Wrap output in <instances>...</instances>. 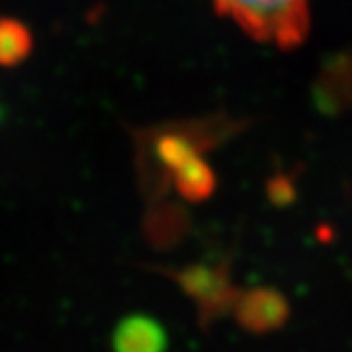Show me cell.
Masks as SVG:
<instances>
[{
	"label": "cell",
	"mask_w": 352,
	"mask_h": 352,
	"mask_svg": "<svg viewBox=\"0 0 352 352\" xmlns=\"http://www.w3.org/2000/svg\"><path fill=\"white\" fill-rule=\"evenodd\" d=\"M113 346L115 352H166L168 336L155 318L134 314L117 324Z\"/></svg>",
	"instance_id": "cell-4"
},
{
	"label": "cell",
	"mask_w": 352,
	"mask_h": 352,
	"mask_svg": "<svg viewBox=\"0 0 352 352\" xmlns=\"http://www.w3.org/2000/svg\"><path fill=\"white\" fill-rule=\"evenodd\" d=\"M219 13L261 43L280 49L299 45L310 26V0H212Z\"/></svg>",
	"instance_id": "cell-1"
},
{
	"label": "cell",
	"mask_w": 352,
	"mask_h": 352,
	"mask_svg": "<svg viewBox=\"0 0 352 352\" xmlns=\"http://www.w3.org/2000/svg\"><path fill=\"white\" fill-rule=\"evenodd\" d=\"M157 160L166 174L172 179V185L185 197L202 199L212 191L214 179L199 151L181 134L162 136L155 146Z\"/></svg>",
	"instance_id": "cell-2"
},
{
	"label": "cell",
	"mask_w": 352,
	"mask_h": 352,
	"mask_svg": "<svg viewBox=\"0 0 352 352\" xmlns=\"http://www.w3.org/2000/svg\"><path fill=\"white\" fill-rule=\"evenodd\" d=\"M289 314L287 301L272 289H255L248 291L238 301V316L242 324L253 331H267L276 329L285 322Z\"/></svg>",
	"instance_id": "cell-5"
},
{
	"label": "cell",
	"mask_w": 352,
	"mask_h": 352,
	"mask_svg": "<svg viewBox=\"0 0 352 352\" xmlns=\"http://www.w3.org/2000/svg\"><path fill=\"white\" fill-rule=\"evenodd\" d=\"M314 94L322 113L338 115L352 107V54H338L324 64Z\"/></svg>",
	"instance_id": "cell-3"
},
{
	"label": "cell",
	"mask_w": 352,
	"mask_h": 352,
	"mask_svg": "<svg viewBox=\"0 0 352 352\" xmlns=\"http://www.w3.org/2000/svg\"><path fill=\"white\" fill-rule=\"evenodd\" d=\"M32 34L21 21L0 19V66H15L30 54Z\"/></svg>",
	"instance_id": "cell-6"
}]
</instances>
